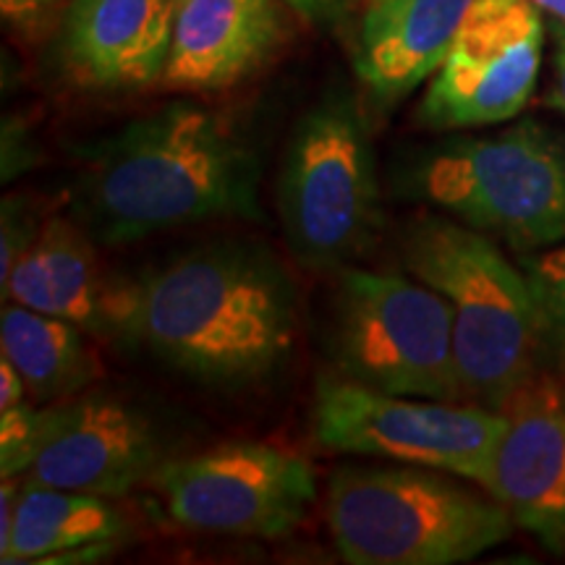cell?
I'll return each instance as SVG.
<instances>
[{"label": "cell", "instance_id": "1", "mask_svg": "<svg viewBox=\"0 0 565 565\" xmlns=\"http://www.w3.org/2000/svg\"><path fill=\"white\" fill-rule=\"evenodd\" d=\"M108 324L196 383L244 387L291 356L296 291L270 249L231 238L110 286Z\"/></svg>", "mask_w": 565, "mask_h": 565}, {"label": "cell", "instance_id": "2", "mask_svg": "<svg viewBox=\"0 0 565 565\" xmlns=\"http://www.w3.org/2000/svg\"><path fill=\"white\" fill-rule=\"evenodd\" d=\"M259 179V154L225 118L175 103L89 154L71 192V217L108 246L212 217L257 221Z\"/></svg>", "mask_w": 565, "mask_h": 565}, {"label": "cell", "instance_id": "3", "mask_svg": "<svg viewBox=\"0 0 565 565\" xmlns=\"http://www.w3.org/2000/svg\"><path fill=\"white\" fill-rule=\"evenodd\" d=\"M401 263L454 309L456 362L466 398L500 412L536 374L547 328L524 267L490 236L424 215L401 236Z\"/></svg>", "mask_w": 565, "mask_h": 565}, {"label": "cell", "instance_id": "4", "mask_svg": "<svg viewBox=\"0 0 565 565\" xmlns=\"http://www.w3.org/2000/svg\"><path fill=\"white\" fill-rule=\"evenodd\" d=\"M393 192L515 249L565 242V139L521 121L490 137H458L395 160Z\"/></svg>", "mask_w": 565, "mask_h": 565}, {"label": "cell", "instance_id": "5", "mask_svg": "<svg viewBox=\"0 0 565 565\" xmlns=\"http://www.w3.org/2000/svg\"><path fill=\"white\" fill-rule=\"evenodd\" d=\"M498 498L422 466H343L328 482V526L351 565H454L513 532Z\"/></svg>", "mask_w": 565, "mask_h": 565}, {"label": "cell", "instance_id": "6", "mask_svg": "<svg viewBox=\"0 0 565 565\" xmlns=\"http://www.w3.org/2000/svg\"><path fill=\"white\" fill-rule=\"evenodd\" d=\"M278 212L294 257L312 270H343L383 228V186L364 118L345 100L301 118L278 179Z\"/></svg>", "mask_w": 565, "mask_h": 565}, {"label": "cell", "instance_id": "7", "mask_svg": "<svg viewBox=\"0 0 565 565\" xmlns=\"http://www.w3.org/2000/svg\"><path fill=\"white\" fill-rule=\"evenodd\" d=\"M330 353L345 377L374 391L469 401L456 362L454 309L414 275L338 270Z\"/></svg>", "mask_w": 565, "mask_h": 565}, {"label": "cell", "instance_id": "8", "mask_svg": "<svg viewBox=\"0 0 565 565\" xmlns=\"http://www.w3.org/2000/svg\"><path fill=\"white\" fill-rule=\"evenodd\" d=\"M315 440L338 454L391 458L490 484L505 416L487 406L374 391L351 377L317 380Z\"/></svg>", "mask_w": 565, "mask_h": 565}, {"label": "cell", "instance_id": "9", "mask_svg": "<svg viewBox=\"0 0 565 565\" xmlns=\"http://www.w3.org/2000/svg\"><path fill=\"white\" fill-rule=\"evenodd\" d=\"M150 484L179 526L259 540L291 532L317 498L312 466L265 443H225L196 456H173Z\"/></svg>", "mask_w": 565, "mask_h": 565}, {"label": "cell", "instance_id": "10", "mask_svg": "<svg viewBox=\"0 0 565 565\" xmlns=\"http://www.w3.org/2000/svg\"><path fill=\"white\" fill-rule=\"evenodd\" d=\"M542 47L545 26L532 0H477L419 103L416 121L433 131L511 121L532 100Z\"/></svg>", "mask_w": 565, "mask_h": 565}, {"label": "cell", "instance_id": "11", "mask_svg": "<svg viewBox=\"0 0 565 565\" xmlns=\"http://www.w3.org/2000/svg\"><path fill=\"white\" fill-rule=\"evenodd\" d=\"M173 445L145 408L113 393H87L55 406V424L24 479L121 498L158 475Z\"/></svg>", "mask_w": 565, "mask_h": 565}, {"label": "cell", "instance_id": "12", "mask_svg": "<svg viewBox=\"0 0 565 565\" xmlns=\"http://www.w3.org/2000/svg\"><path fill=\"white\" fill-rule=\"evenodd\" d=\"M503 437L484 492L498 498L515 526L550 550L565 547V383L534 374L500 408Z\"/></svg>", "mask_w": 565, "mask_h": 565}, {"label": "cell", "instance_id": "13", "mask_svg": "<svg viewBox=\"0 0 565 565\" xmlns=\"http://www.w3.org/2000/svg\"><path fill=\"white\" fill-rule=\"evenodd\" d=\"M181 0H71L61 55L74 82L95 89L162 79Z\"/></svg>", "mask_w": 565, "mask_h": 565}, {"label": "cell", "instance_id": "14", "mask_svg": "<svg viewBox=\"0 0 565 565\" xmlns=\"http://www.w3.org/2000/svg\"><path fill=\"white\" fill-rule=\"evenodd\" d=\"M282 38L275 0H181L162 84L210 92L242 82Z\"/></svg>", "mask_w": 565, "mask_h": 565}, {"label": "cell", "instance_id": "15", "mask_svg": "<svg viewBox=\"0 0 565 565\" xmlns=\"http://www.w3.org/2000/svg\"><path fill=\"white\" fill-rule=\"evenodd\" d=\"M477 0H370L359 26L356 74L395 103L437 74Z\"/></svg>", "mask_w": 565, "mask_h": 565}, {"label": "cell", "instance_id": "16", "mask_svg": "<svg viewBox=\"0 0 565 565\" xmlns=\"http://www.w3.org/2000/svg\"><path fill=\"white\" fill-rule=\"evenodd\" d=\"M0 288L3 301L61 317L87 330L110 328V286L97 267L95 238L74 217H47Z\"/></svg>", "mask_w": 565, "mask_h": 565}, {"label": "cell", "instance_id": "17", "mask_svg": "<svg viewBox=\"0 0 565 565\" xmlns=\"http://www.w3.org/2000/svg\"><path fill=\"white\" fill-rule=\"evenodd\" d=\"M124 534V519L97 494L58 490L24 479L9 540L0 545L3 565L40 563L95 542H113Z\"/></svg>", "mask_w": 565, "mask_h": 565}, {"label": "cell", "instance_id": "18", "mask_svg": "<svg viewBox=\"0 0 565 565\" xmlns=\"http://www.w3.org/2000/svg\"><path fill=\"white\" fill-rule=\"evenodd\" d=\"M0 345L40 401L74 395L95 380V359L84 345L79 324L3 301Z\"/></svg>", "mask_w": 565, "mask_h": 565}, {"label": "cell", "instance_id": "19", "mask_svg": "<svg viewBox=\"0 0 565 565\" xmlns=\"http://www.w3.org/2000/svg\"><path fill=\"white\" fill-rule=\"evenodd\" d=\"M55 424V406H13L0 412V471L3 477H24L40 456Z\"/></svg>", "mask_w": 565, "mask_h": 565}, {"label": "cell", "instance_id": "20", "mask_svg": "<svg viewBox=\"0 0 565 565\" xmlns=\"http://www.w3.org/2000/svg\"><path fill=\"white\" fill-rule=\"evenodd\" d=\"M521 267L545 317L547 338L565 345V242L524 257Z\"/></svg>", "mask_w": 565, "mask_h": 565}, {"label": "cell", "instance_id": "21", "mask_svg": "<svg viewBox=\"0 0 565 565\" xmlns=\"http://www.w3.org/2000/svg\"><path fill=\"white\" fill-rule=\"evenodd\" d=\"M0 221H3L0 223V282H3L21 254L34 244L42 223H38V212L24 196H6Z\"/></svg>", "mask_w": 565, "mask_h": 565}, {"label": "cell", "instance_id": "22", "mask_svg": "<svg viewBox=\"0 0 565 565\" xmlns=\"http://www.w3.org/2000/svg\"><path fill=\"white\" fill-rule=\"evenodd\" d=\"M58 0H0L3 17L19 26H34Z\"/></svg>", "mask_w": 565, "mask_h": 565}, {"label": "cell", "instance_id": "23", "mask_svg": "<svg viewBox=\"0 0 565 565\" xmlns=\"http://www.w3.org/2000/svg\"><path fill=\"white\" fill-rule=\"evenodd\" d=\"M26 383L21 377V372L11 364V359L0 356V412H9V408L19 406L24 398Z\"/></svg>", "mask_w": 565, "mask_h": 565}, {"label": "cell", "instance_id": "24", "mask_svg": "<svg viewBox=\"0 0 565 565\" xmlns=\"http://www.w3.org/2000/svg\"><path fill=\"white\" fill-rule=\"evenodd\" d=\"M545 103L565 116V24L555 26V79Z\"/></svg>", "mask_w": 565, "mask_h": 565}, {"label": "cell", "instance_id": "25", "mask_svg": "<svg viewBox=\"0 0 565 565\" xmlns=\"http://www.w3.org/2000/svg\"><path fill=\"white\" fill-rule=\"evenodd\" d=\"M282 3L291 6L294 11H299L301 17L307 19H320L324 11H328L330 0H282Z\"/></svg>", "mask_w": 565, "mask_h": 565}, {"label": "cell", "instance_id": "26", "mask_svg": "<svg viewBox=\"0 0 565 565\" xmlns=\"http://www.w3.org/2000/svg\"><path fill=\"white\" fill-rule=\"evenodd\" d=\"M540 11L550 13V17H555L561 24H565V0H532Z\"/></svg>", "mask_w": 565, "mask_h": 565}]
</instances>
